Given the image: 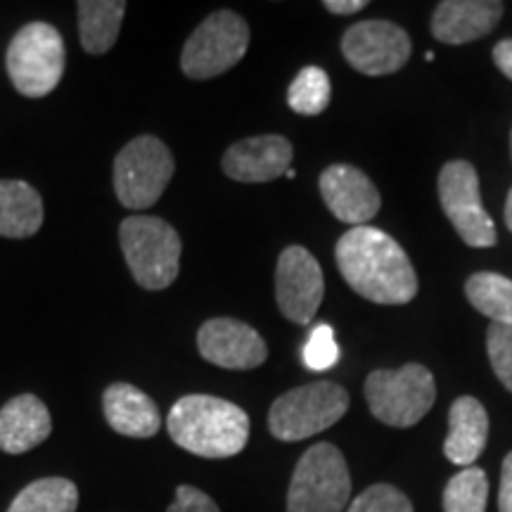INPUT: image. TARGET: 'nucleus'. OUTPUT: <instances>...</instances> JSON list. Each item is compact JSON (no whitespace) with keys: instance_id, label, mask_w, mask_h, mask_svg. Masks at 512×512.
<instances>
[{"instance_id":"obj_21","label":"nucleus","mask_w":512,"mask_h":512,"mask_svg":"<svg viewBox=\"0 0 512 512\" xmlns=\"http://www.w3.org/2000/svg\"><path fill=\"white\" fill-rule=\"evenodd\" d=\"M76 10H79L83 50L91 55H105L117 43L126 3L124 0H81L76 3Z\"/></svg>"},{"instance_id":"obj_33","label":"nucleus","mask_w":512,"mask_h":512,"mask_svg":"<svg viewBox=\"0 0 512 512\" xmlns=\"http://www.w3.org/2000/svg\"><path fill=\"white\" fill-rule=\"evenodd\" d=\"M505 226L512 233V190L508 192V202H505Z\"/></svg>"},{"instance_id":"obj_26","label":"nucleus","mask_w":512,"mask_h":512,"mask_svg":"<svg viewBox=\"0 0 512 512\" xmlns=\"http://www.w3.org/2000/svg\"><path fill=\"white\" fill-rule=\"evenodd\" d=\"M347 512H413V503L392 484H373L354 498Z\"/></svg>"},{"instance_id":"obj_22","label":"nucleus","mask_w":512,"mask_h":512,"mask_svg":"<svg viewBox=\"0 0 512 512\" xmlns=\"http://www.w3.org/2000/svg\"><path fill=\"white\" fill-rule=\"evenodd\" d=\"M79 489L72 479L43 477L24 486L8 512H76Z\"/></svg>"},{"instance_id":"obj_5","label":"nucleus","mask_w":512,"mask_h":512,"mask_svg":"<svg viewBox=\"0 0 512 512\" xmlns=\"http://www.w3.org/2000/svg\"><path fill=\"white\" fill-rule=\"evenodd\" d=\"M67 53L60 31L46 22H31L12 36L5 67L12 86L24 98H46L62 81Z\"/></svg>"},{"instance_id":"obj_8","label":"nucleus","mask_w":512,"mask_h":512,"mask_svg":"<svg viewBox=\"0 0 512 512\" xmlns=\"http://www.w3.org/2000/svg\"><path fill=\"white\" fill-rule=\"evenodd\" d=\"M174 155L155 136H138L114 159V192L131 211L150 209L174 178Z\"/></svg>"},{"instance_id":"obj_2","label":"nucleus","mask_w":512,"mask_h":512,"mask_svg":"<svg viewBox=\"0 0 512 512\" xmlns=\"http://www.w3.org/2000/svg\"><path fill=\"white\" fill-rule=\"evenodd\" d=\"M166 427L183 451L209 460L238 456L249 441V415L235 403L209 394L178 399Z\"/></svg>"},{"instance_id":"obj_19","label":"nucleus","mask_w":512,"mask_h":512,"mask_svg":"<svg viewBox=\"0 0 512 512\" xmlns=\"http://www.w3.org/2000/svg\"><path fill=\"white\" fill-rule=\"evenodd\" d=\"M489 441V413L475 396H460L448 411L444 456L453 465L472 467Z\"/></svg>"},{"instance_id":"obj_4","label":"nucleus","mask_w":512,"mask_h":512,"mask_svg":"<svg viewBox=\"0 0 512 512\" xmlns=\"http://www.w3.org/2000/svg\"><path fill=\"white\" fill-rule=\"evenodd\" d=\"M349 411V394L339 384L320 380L290 389L273 401L268 430L280 441H304L330 430Z\"/></svg>"},{"instance_id":"obj_30","label":"nucleus","mask_w":512,"mask_h":512,"mask_svg":"<svg viewBox=\"0 0 512 512\" xmlns=\"http://www.w3.org/2000/svg\"><path fill=\"white\" fill-rule=\"evenodd\" d=\"M498 512H512V451L501 467V489H498Z\"/></svg>"},{"instance_id":"obj_15","label":"nucleus","mask_w":512,"mask_h":512,"mask_svg":"<svg viewBox=\"0 0 512 512\" xmlns=\"http://www.w3.org/2000/svg\"><path fill=\"white\" fill-rule=\"evenodd\" d=\"M292 145L283 136H256L230 145L223 171L238 183H268L285 176L292 164Z\"/></svg>"},{"instance_id":"obj_7","label":"nucleus","mask_w":512,"mask_h":512,"mask_svg":"<svg viewBox=\"0 0 512 512\" xmlns=\"http://www.w3.org/2000/svg\"><path fill=\"white\" fill-rule=\"evenodd\" d=\"M370 413L389 427L418 425L437 401V384L425 366L408 363L399 370H375L366 380Z\"/></svg>"},{"instance_id":"obj_3","label":"nucleus","mask_w":512,"mask_h":512,"mask_svg":"<svg viewBox=\"0 0 512 512\" xmlns=\"http://www.w3.org/2000/svg\"><path fill=\"white\" fill-rule=\"evenodd\" d=\"M119 245L126 266L140 287L166 290L181 271L183 242L174 226L157 216H131L119 226Z\"/></svg>"},{"instance_id":"obj_17","label":"nucleus","mask_w":512,"mask_h":512,"mask_svg":"<svg viewBox=\"0 0 512 512\" xmlns=\"http://www.w3.org/2000/svg\"><path fill=\"white\" fill-rule=\"evenodd\" d=\"M53 432L48 406L34 394H19L0 408V451L19 456L41 446Z\"/></svg>"},{"instance_id":"obj_10","label":"nucleus","mask_w":512,"mask_h":512,"mask_svg":"<svg viewBox=\"0 0 512 512\" xmlns=\"http://www.w3.org/2000/svg\"><path fill=\"white\" fill-rule=\"evenodd\" d=\"M439 200L446 219L465 245L486 249L498 242L494 219L484 209L475 166L463 159L448 162L439 174Z\"/></svg>"},{"instance_id":"obj_23","label":"nucleus","mask_w":512,"mask_h":512,"mask_svg":"<svg viewBox=\"0 0 512 512\" xmlns=\"http://www.w3.org/2000/svg\"><path fill=\"white\" fill-rule=\"evenodd\" d=\"M467 302L498 325H512V280L498 273H475L465 285Z\"/></svg>"},{"instance_id":"obj_18","label":"nucleus","mask_w":512,"mask_h":512,"mask_svg":"<svg viewBox=\"0 0 512 512\" xmlns=\"http://www.w3.org/2000/svg\"><path fill=\"white\" fill-rule=\"evenodd\" d=\"M102 411H105L107 425L124 437L150 439L162 430L157 403L133 384H110L102 394Z\"/></svg>"},{"instance_id":"obj_25","label":"nucleus","mask_w":512,"mask_h":512,"mask_svg":"<svg viewBox=\"0 0 512 512\" xmlns=\"http://www.w3.org/2000/svg\"><path fill=\"white\" fill-rule=\"evenodd\" d=\"M330 95V76L320 67H304L294 76L287 91V105L292 107V112L304 114V117H318L328 110Z\"/></svg>"},{"instance_id":"obj_20","label":"nucleus","mask_w":512,"mask_h":512,"mask_svg":"<svg viewBox=\"0 0 512 512\" xmlns=\"http://www.w3.org/2000/svg\"><path fill=\"white\" fill-rule=\"evenodd\" d=\"M43 226V200L24 181H0V238L24 240Z\"/></svg>"},{"instance_id":"obj_1","label":"nucleus","mask_w":512,"mask_h":512,"mask_svg":"<svg viewBox=\"0 0 512 512\" xmlns=\"http://www.w3.org/2000/svg\"><path fill=\"white\" fill-rule=\"evenodd\" d=\"M337 268L351 290L384 306L408 304L418 294V275L403 247L373 226L344 233L335 249Z\"/></svg>"},{"instance_id":"obj_11","label":"nucleus","mask_w":512,"mask_h":512,"mask_svg":"<svg viewBox=\"0 0 512 512\" xmlns=\"http://www.w3.org/2000/svg\"><path fill=\"white\" fill-rule=\"evenodd\" d=\"M325 278L309 249L292 245L278 259L275 268V299L287 320L309 325L323 304Z\"/></svg>"},{"instance_id":"obj_32","label":"nucleus","mask_w":512,"mask_h":512,"mask_svg":"<svg viewBox=\"0 0 512 512\" xmlns=\"http://www.w3.org/2000/svg\"><path fill=\"white\" fill-rule=\"evenodd\" d=\"M366 5V0H325V10H330L332 15H354Z\"/></svg>"},{"instance_id":"obj_13","label":"nucleus","mask_w":512,"mask_h":512,"mask_svg":"<svg viewBox=\"0 0 512 512\" xmlns=\"http://www.w3.org/2000/svg\"><path fill=\"white\" fill-rule=\"evenodd\" d=\"M197 349L204 361L226 370H252L268 358L264 337L235 318L207 320L197 332Z\"/></svg>"},{"instance_id":"obj_31","label":"nucleus","mask_w":512,"mask_h":512,"mask_svg":"<svg viewBox=\"0 0 512 512\" xmlns=\"http://www.w3.org/2000/svg\"><path fill=\"white\" fill-rule=\"evenodd\" d=\"M494 62L496 67L512 81V38H505V41L496 43Z\"/></svg>"},{"instance_id":"obj_14","label":"nucleus","mask_w":512,"mask_h":512,"mask_svg":"<svg viewBox=\"0 0 512 512\" xmlns=\"http://www.w3.org/2000/svg\"><path fill=\"white\" fill-rule=\"evenodd\" d=\"M320 195L337 221L366 226L382 207V197L373 181L351 164H332L320 174Z\"/></svg>"},{"instance_id":"obj_12","label":"nucleus","mask_w":512,"mask_h":512,"mask_svg":"<svg viewBox=\"0 0 512 512\" xmlns=\"http://www.w3.org/2000/svg\"><path fill=\"white\" fill-rule=\"evenodd\" d=\"M411 38L406 31L384 19H368L347 29L342 53L356 72L366 76H387L399 72L411 57Z\"/></svg>"},{"instance_id":"obj_6","label":"nucleus","mask_w":512,"mask_h":512,"mask_svg":"<svg viewBox=\"0 0 512 512\" xmlns=\"http://www.w3.org/2000/svg\"><path fill=\"white\" fill-rule=\"evenodd\" d=\"M351 498L347 460L335 444L311 446L299 458L287 489V512H342Z\"/></svg>"},{"instance_id":"obj_34","label":"nucleus","mask_w":512,"mask_h":512,"mask_svg":"<svg viewBox=\"0 0 512 512\" xmlns=\"http://www.w3.org/2000/svg\"><path fill=\"white\" fill-rule=\"evenodd\" d=\"M510 157H512V133H510Z\"/></svg>"},{"instance_id":"obj_9","label":"nucleus","mask_w":512,"mask_h":512,"mask_svg":"<svg viewBox=\"0 0 512 512\" xmlns=\"http://www.w3.org/2000/svg\"><path fill=\"white\" fill-rule=\"evenodd\" d=\"M249 48V27L240 15L219 10L209 15L185 41L181 69L188 79H214L233 69Z\"/></svg>"},{"instance_id":"obj_16","label":"nucleus","mask_w":512,"mask_h":512,"mask_svg":"<svg viewBox=\"0 0 512 512\" xmlns=\"http://www.w3.org/2000/svg\"><path fill=\"white\" fill-rule=\"evenodd\" d=\"M501 15L498 0H444L432 15V36L448 46H463L491 34Z\"/></svg>"},{"instance_id":"obj_27","label":"nucleus","mask_w":512,"mask_h":512,"mask_svg":"<svg viewBox=\"0 0 512 512\" xmlns=\"http://www.w3.org/2000/svg\"><path fill=\"white\" fill-rule=\"evenodd\" d=\"M302 361L304 366L313 370V373H320V370H330L337 366L339 361V347L335 342V332L328 323H320L311 330L309 339H306L302 349Z\"/></svg>"},{"instance_id":"obj_29","label":"nucleus","mask_w":512,"mask_h":512,"mask_svg":"<svg viewBox=\"0 0 512 512\" xmlns=\"http://www.w3.org/2000/svg\"><path fill=\"white\" fill-rule=\"evenodd\" d=\"M166 512H221V508L216 505L214 498L204 494L202 489L190 484H181L176 489L174 501L169 503Z\"/></svg>"},{"instance_id":"obj_24","label":"nucleus","mask_w":512,"mask_h":512,"mask_svg":"<svg viewBox=\"0 0 512 512\" xmlns=\"http://www.w3.org/2000/svg\"><path fill=\"white\" fill-rule=\"evenodd\" d=\"M444 512H486L489 479L482 467H463L448 479L444 489Z\"/></svg>"},{"instance_id":"obj_28","label":"nucleus","mask_w":512,"mask_h":512,"mask_svg":"<svg viewBox=\"0 0 512 512\" xmlns=\"http://www.w3.org/2000/svg\"><path fill=\"white\" fill-rule=\"evenodd\" d=\"M491 368L508 392H512V325L491 323L486 330Z\"/></svg>"}]
</instances>
